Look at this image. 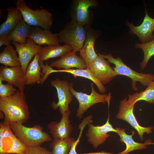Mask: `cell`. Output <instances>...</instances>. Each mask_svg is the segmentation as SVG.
Masks as SVG:
<instances>
[{
    "mask_svg": "<svg viewBox=\"0 0 154 154\" xmlns=\"http://www.w3.org/2000/svg\"><path fill=\"white\" fill-rule=\"evenodd\" d=\"M0 110L5 116L4 122L23 124L29 118L28 106L24 92L17 90L9 97L0 98Z\"/></svg>",
    "mask_w": 154,
    "mask_h": 154,
    "instance_id": "6da1fadb",
    "label": "cell"
},
{
    "mask_svg": "<svg viewBox=\"0 0 154 154\" xmlns=\"http://www.w3.org/2000/svg\"><path fill=\"white\" fill-rule=\"evenodd\" d=\"M9 124L14 133L27 147L40 146L44 142L52 140L50 135L44 131L40 125H35L29 127L17 123H11Z\"/></svg>",
    "mask_w": 154,
    "mask_h": 154,
    "instance_id": "7a4b0ae2",
    "label": "cell"
},
{
    "mask_svg": "<svg viewBox=\"0 0 154 154\" xmlns=\"http://www.w3.org/2000/svg\"><path fill=\"white\" fill-rule=\"evenodd\" d=\"M16 7L21 11L25 22L30 26L49 29L53 23L52 15L44 8L33 10L26 4L24 0H18Z\"/></svg>",
    "mask_w": 154,
    "mask_h": 154,
    "instance_id": "3957f363",
    "label": "cell"
},
{
    "mask_svg": "<svg viewBox=\"0 0 154 154\" xmlns=\"http://www.w3.org/2000/svg\"><path fill=\"white\" fill-rule=\"evenodd\" d=\"M101 55L107 59L110 63L115 65V67L112 68L117 76H125L131 79V87L134 90H137L136 86L137 82H139L143 86H148L152 81H154L153 74L139 73L135 71L125 64L119 57L115 58L111 54Z\"/></svg>",
    "mask_w": 154,
    "mask_h": 154,
    "instance_id": "277c9868",
    "label": "cell"
},
{
    "mask_svg": "<svg viewBox=\"0 0 154 154\" xmlns=\"http://www.w3.org/2000/svg\"><path fill=\"white\" fill-rule=\"evenodd\" d=\"M85 26L71 20L58 33L60 42L72 47L73 51H79L82 47L86 37Z\"/></svg>",
    "mask_w": 154,
    "mask_h": 154,
    "instance_id": "5b68a950",
    "label": "cell"
},
{
    "mask_svg": "<svg viewBox=\"0 0 154 154\" xmlns=\"http://www.w3.org/2000/svg\"><path fill=\"white\" fill-rule=\"evenodd\" d=\"M73 83H69L70 90L71 93L78 100L79 107L76 116L80 119L85 112L90 107L98 103H105L107 102L110 104L111 98L110 94H101L97 92L94 87V83L91 82V93L90 94L76 91L73 88Z\"/></svg>",
    "mask_w": 154,
    "mask_h": 154,
    "instance_id": "8992f818",
    "label": "cell"
},
{
    "mask_svg": "<svg viewBox=\"0 0 154 154\" xmlns=\"http://www.w3.org/2000/svg\"><path fill=\"white\" fill-rule=\"evenodd\" d=\"M28 147L12 130L10 125L0 123V154H23Z\"/></svg>",
    "mask_w": 154,
    "mask_h": 154,
    "instance_id": "52a82bcc",
    "label": "cell"
},
{
    "mask_svg": "<svg viewBox=\"0 0 154 154\" xmlns=\"http://www.w3.org/2000/svg\"><path fill=\"white\" fill-rule=\"evenodd\" d=\"M72 2L71 20L85 27L90 26L92 15L88 9L90 7L98 6V2L95 0H74Z\"/></svg>",
    "mask_w": 154,
    "mask_h": 154,
    "instance_id": "ba28073f",
    "label": "cell"
},
{
    "mask_svg": "<svg viewBox=\"0 0 154 154\" xmlns=\"http://www.w3.org/2000/svg\"><path fill=\"white\" fill-rule=\"evenodd\" d=\"M51 85L56 90L58 101L57 103L53 102L51 105L54 110L59 109L61 115L69 110V105L72 101L73 95L70 90L69 83L66 80L59 78L50 81Z\"/></svg>",
    "mask_w": 154,
    "mask_h": 154,
    "instance_id": "9c48e42d",
    "label": "cell"
},
{
    "mask_svg": "<svg viewBox=\"0 0 154 154\" xmlns=\"http://www.w3.org/2000/svg\"><path fill=\"white\" fill-rule=\"evenodd\" d=\"M88 68L93 77L102 84L109 83L117 76L110 63L98 53Z\"/></svg>",
    "mask_w": 154,
    "mask_h": 154,
    "instance_id": "30bf717a",
    "label": "cell"
},
{
    "mask_svg": "<svg viewBox=\"0 0 154 154\" xmlns=\"http://www.w3.org/2000/svg\"><path fill=\"white\" fill-rule=\"evenodd\" d=\"M135 105H130L127 102L126 98L121 100L119 104V110L116 117L119 119L124 120L129 124L137 131L141 139L143 140V135L145 133L147 134L153 132V126L143 127L139 124L133 113Z\"/></svg>",
    "mask_w": 154,
    "mask_h": 154,
    "instance_id": "8fae6325",
    "label": "cell"
},
{
    "mask_svg": "<svg viewBox=\"0 0 154 154\" xmlns=\"http://www.w3.org/2000/svg\"><path fill=\"white\" fill-rule=\"evenodd\" d=\"M92 123H90L87 125L88 129L86 136L88 142L95 148H96L105 142L107 138L110 136L108 134V133L110 132L117 133L116 129L114 128L110 123L109 113L107 121L103 125H94Z\"/></svg>",
    "mask_w": 154,
    "mask_h": 154,
    "instance_id": "7c38bea8",
    "label": "cell"
},
{
    "mask_svg": "<svg viewBox=\"0 0 154 154\" xmlns=\"http://www.w3.org/2000/svg\"><path fill=\"white\" fill-rule=\"evenodd\" d=\"M145 15L142 23L139 26H134L128 21L126 24L129 28V33L136 35L141 43L148 42L154 39V18L149 15L145 4Z\"/></svg>",
    "mask_w": 154,
    "mask_h": 154,
    "instance_id": "4fadbf2b",
    "label": "cell"
},
{
    "mask_svg": "<svg viewBox=\"0 0 154 154\" xmlns=\"http://www.w3.org/2000/svg\"><path fill=\"white\" fill-rule=\"evenodd\" d=\"M12 43L16 48L21 67L25 74L30 60L34 56L39 53L42 47L29 38H27L25 44H20L14 41H12Z\"/></svg>",
    "mask_w": 154,
    "mask_h": 154,
    "instance_id": "5bb4252c",
    "label": "cell"
},
{
    "mask_svg": "<svg viewBox=\"0 0 154 154\" xmlns=\"http://www.w3.org/2000/svg\"><path fill=\"white\" fill-rule=\"evenodd\" d=\"M0 80L17 88L19 90L24 92L25 84V74L21 66L10 67L1 66L0 67Z\"/></svg>",
    "mask_w": 154,
    "mask_h": 154,
    "instance_id": "9a60e30c",
    "label": "cell"
},
{
    "mask_svg": "<svg viewBox=\"0 0 154 154\" xmlns=\"http://www.w3.org/2000/svg\"><path fill=\"white\" fill-rule=\"evenodd\" d=\"M71 113L70 110L62 115L61 119L58 122L53 121L47 126L54 139H64L70 137L73 127L69 120Z\"/></svg>",
    "mask_w": 154,
    "mask_h": 154,
    "instance_id": "2e32d148",
    "label": "cell"
},
{
    "mask_svg": "<svg viewBox=\"0 0 154 154\" xmlns=\"http://www.w3.org/2000/svg\"><path fill=\"white\" fill-rule=\"evenodd\" d=\"M86 30V37L82 47L79 51L80 56L84 60L88 67L98 56L95 52L94 45L98 35L90 26H85Z\"/></svg>",
    "mask_w": 154,
    "mask_h": 154,
    "instance_id": "e0dca14e",
    "label": "cell"
},
{
    "mask_svg": "<svg viewBox=\"0 0 154 154\" xmlns=\"http://www.w3.org/2000/svg\"><path fill=\"white\" fill-rule=\"evenodd\" d=\"M50 66L52 67L64 69L73 68L85 69L88 68L84 59L77 56L76 52L72 50L62 56L59 59L52 62Z\"/></svg>",
    "mask_w": 154,
    "mask_h": 154,
    "instance_id": "ac0fdd59",
    "label": "cell"
},
{
    "mask_svg": "<svg viewBox=\"0 0 154 154\" xmlns=\"http://www.w3.org/2000/svg\"><path fill=\"white\" fill-rule=\"evenodd\" d=\"M28 38L40 46H57L59 45L60 43L58 33H53L49 29H44L38 27L31 29Z\"/></svg>",
    "mask_w": 154,
    "mask_h": 154,
    "instance_id": "d6986e66",
    "label": "cell"
},
{
    "mask_svg": "<svg viewBox=\"0 0 154 154\" xmlns=\"http://www.w3.org/2000/svg\"><path fill=\"white\" fill-rule=\"evenodd\" d=\"M7 10V19L0 26V37L6 36L23 19L21 11L16 7H10Z\"/></svg>",
    "mask_w": 154,
    "mask_h": 154,
    "instance_id": "ffe728a7",
    "label": "cell"
},
{
    "mask_svg": "<svg viewBox=\"0 0 154 154\" xmlns=\"http://www.w3.org/2000/svg\"><path fill=\"white\" fill-rule=\"evenodd\" d=\"M45 71L46 75L48 76L53 72H64L72 74L75 78L78 76L84 77L91 80L96 85L101 93H104L106 91V88L104 84L94 78L88 68L85 69H70L56 70H54L52 67L48 65L45 68Z\"/></svg>",
    "mask_w": 154,
    "mask_h": 154,
    "instance_id": "44dd1931",
    "label": "cell"
},
{
    "mask_svg": "<svg viewBox=\"0 0 154 154\" xmlns=\"http://www.w3.org/2000/svg\"><path fill=\"white\" fill-rule=\"evenodd\" d=\"M116 129L117 131V133L120 137V141L124 143L126 145L125 150L117 154H127L135 150L145 149L147 145L151 144L152 143L150 139L146 140L144 143L136 142L132 138L133 135L135 133L133 131L131 135H129L126 133L124 129L117 127Z\"/></svg>",
    "mask_w": 154,
    "mask_h": 154,
    "instance_id": "7402d4cb",
    "label": "cell"
},
{
    "mask_svg": "<svg viewBox=\"0 0 154 154\" xmlns=\"http://www.w3.org/2000/svg\"><path fill=\"white\" fill-rule=\"evenodd\" d=\"M72 50V47L65 44L63 46H46L42 47L38 53L39 62H43L54 58L61 57Z\"/></svg>",
    "mask_w": 154,
    "mask_h": 154,
    "instance_id": "603a6c76",
    "label": "cell"
},
{
    "mask_svg": "<svg viewBox=\"0 0 154 154\" xmlns=\"http://www.w3.org/2000/svg\"><path fill=\"white\" fill-rule=\"evenodd\" d=\"M41 67L39 62L38 53L34 56L33 59L29 64L25 74V80L26 85L33 84L36 83L41 84L42 72H40Z\"/></svg>",
    "mask_w": 154,
    "mask_h": 154,
    "instance_id": "cb8c5ba5",
    "label": "cell"
},
{
    "mask_svg": "<svg viewBox=\"0 0 154 154\" xmlns=\"http://www.w3.org/2000/svg\"><path fill=\"white\" fill-rule=\"evenodd\" d=\"M31 29V26L23 19L6 37L12 41L20 44H25L28 38Z\"/></svg>",
    "mask_w": 154,
    "mask_h": 154,
    "instance_id": "d4e9b609",
    "label": "cell"
},
{
    "mask_svg": "<svg viewBox=\"0 0 154 154\" xmlns=\"http://www.w3.org/2000/svg\"><path fill=\"white\" fill-rule=\"evenodd\" d=\"M140 100H144L151 104H154V81H152L145 90L129 95L127 102L130 105H135Z\"/></svg>",
    "mask_w": 154,
    "mask_h": 154,
    "instance_id": "484cf974",
    "label": "cell"
},
{
    "mask_svg": "<svg viewBox=\"0 0 154 154\" xmlns=\"http://www.w3.org/2000/svg\"><path fill=\"white\" fill-rule=\"evenodd\" d=\"M17 52L11 45L6 46L0 53V63L8 67L21 66Z\"/></svg>",
    "mask_w": 154,
    "mask_h": 154,
    "instance_id": "4316f807",
    "label": "cell"
},
{
    "mask_svg": "<svg viewBox=\"0 0 154 154\" xmlns=\"http://www.w3.org/2000/svg\"><path fill=\"white\" fill-rule=\"evenodd\" d=\"M76 140L73 137L64 139H54L50 145L51 154H68Z\"/></svg>",
    "mask_w": 154,
    "mask_h": 154,
    "instance_id": "83f0119b",
    "label": "cell"
},
{
    "mask_svg": "<svg viewBox=\"0 0 154 154\" xmlns=\"http://www.w3.org/2000/svg\"><path fill=\"white\" fill-rule=\"evenodd\" d=\"M135 46L136 48L142 49L143 52V60L139 64L142 70L146 68L149 60L154 55V39L144 43H136Z\"/></svg>",
    "mask_w": 154,
    "mask_h": 154,
    "instance_id": "f1b7e54d",
    "label": "cell"
},
{
    "mask_svg": "<svg viewBox=\"0 0 154 154\" xmlns=\"http://www.w3.org/2000/svg\"><path fill=\"white\" fill-rule=\"evenodd\" d=\"M0 80V98L9 97L15 94L17 91L13 85L8 83L4 84Z\"/></svg>",
    "mask_w": 154,
    "mask_h": 154,
    "instance_id": "f546056e",
    "label": "cell"
},
{
    "mask_svg": "<svg viewBox=\"0 0 154 154\" xmlns=\"http://www.w3.org/2000/svg\"><path fill=\"white\" fill-rule=\"evenodd\" d=\"M86 125H87V123L86 121H82L78 125V129H80L79 134L77 139L75 140L68 154H78L76 151V148L77 145L80 141L83 131ZM96 153H84V154H94Z\"/></svg>",
    "mask_w": 154,
    "mask_h": 154,
    "instance_id": "4dcf8cb0",
    "label": "cell"
},
{
    "mask_svg": "<svg viewBox=\"0 0 154 154\" xmlns=\"http://www.w3.org/2000/svg\"><path fill=\"white\" fill-rule=\"evenodd\" d=\"M23 154H51V152L44 147L38 146L28 147Z\"/></svg>",
    "mask_w": 154,
    "mask_h": 154,
    "instance_id": "1f68e13d",
    "label": "cell"
},
{
    "mask_svg": "<svg viewBox=\"0 0 154 154\" xmlns=\"http://www.w3.org/2000/svg\"><path fill=\"white\" fill-rule=\"evenodd\" d=\"M12 41L7 38L6 37H0V47L3 45L6 46L11 45Z\"/></svg>",
    "mask_w": 154,
    "mask_h": 154,
    "instance_id": "d6a6232c",
    "label": "cell"
},
{
    "mask_svg": "<svg viewBox=\"0 0 154 154\" xmlns=\"http://www.w3.org/2000/svg\"><path fill=\"white\" fill-rule=\"evenodd\" d=\"M151 144L154 145V143H151Z\"/></svg>",
    "mask_w": 154,
    "mask_h": 154,
    "instance_id": "836d02e7",
    "label": "cell"
},
{
    "mask_svg": "<svg viewBox=\"0 0 154 154\" xmlns=\"http://www.w3.org/2000/svg\"><path fill=\"white\" fill-rule=\"evenodd\" d=\"M42 80H43V79H42ZM44 81H45V80H44Z\"/></svg>",
    "mask_w": 154,
    "mask_h": 154,
    "instance_id": "e575fe53",
    "label": "cell"
}]
</instances>
